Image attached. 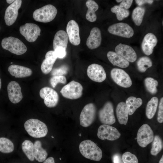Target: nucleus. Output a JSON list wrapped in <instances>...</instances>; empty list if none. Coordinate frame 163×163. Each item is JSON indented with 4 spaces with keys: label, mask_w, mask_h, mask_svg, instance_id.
Listing matches in <instances>:
<instances>
[{
    "label": "nucleus",
    "mask_w": 163,
    "mask_h": 163,
    "mask_svg": "<svg viewBox=\"0 0 163 163\" xmlns=\"http://www.w3.org/2000/svg\"><path fill=\"white\" fill-rule=\"evenodd\" d=\"M25 130L31 136L37 138L45 136L48 133V129L45 123L39 120L30 119L24 123Z\"/></svg>",
    "instance_id": "2"
},
{
    "label": "nucleus",
    "mask_w": 163,
    "mask_h": 163,
    "mask_svg": "<svg viewBox=\"0 0 163 163\" xmlns=\"http://www.w3.org/2000/svg\"><path fill=\"white\" fill-rule=\"evenodd\" d=\"M43 163H55L54 159L52 157H50L46 159Z\"/></svg>",
    "instance_id": "45"
},
{
    "label": "nucleus",
    "mask_w": 163,
    "mask_h": 163,
    "mask_svg": "<svg viewBox=\"0 0 163 163\" xmlns=\"http://www.w3.org/2000/svg\"><path fill=\"white\" fill-rule=\"evenodd\" d=\"M0 29H1V27H0Z\"/></svg>",
    "instance_id": "52"
},
{
    "label": "nucleus",
    "mask_w": 163,
    "mask_h": 163,
    "mask_svg": "<svg viewBox=\"0 0 163 163\" xmlns=\"http://www.w3.org/2000/svg\"><path fill=\"white\" fill-rule=\"evenodd\" d=\"M22 150L28 159L34 161V145L33 142L28 140H24L22 143Z\"/></svg>",
    "instance_id": "30"
},
{
    "label": "nucleus",
    "mask_w": 163,
    "mask_h": 163,
    "mask_svg": "<svg viewBox=\"0 0 163 163\" xmlns=\"http://www.w3.org/2000/svg\"><path fill=\"white\" fill-rule=\"evenodd\" d=\"M15 0H7L6 1L9 4H11Z\"/></svg>",
    "instance_id": "46"
},
{
    "label": "nucleus",
    "mask_w": 163,
    "mask_h": 163,
    "mask_svg": "<svg viewBox=\"0 0 163 163\" xmlns=\"http://www.w3.org/2000/svg\"><path fill=\"white\" fill-rule=\"evenodd\" d=\"M111 11L116 14L117 19L121 21L125 18L128 17L129 14V11L119 6L116 5L111 8Z\"/></svg>",
    "instance_id": "34"
},
{
    "label": "nucleus",
    "mask_w": 163,
    "mask_h": 163,
    "mask_svg": "<svg viewBox=\"0 0 163 163\" xmlns=\"http://www.w3.org/2000/svg\"><path fill=\"white\" fill-rule=\"evenodd\" d=\"M110 75L113 81L121 87L128 88L132 85V81L129 76L122 69L117 68L113 69L110 72Z\"/></svg>",
    "instance_id": "9"
},
{
    "label": "nucleus",
    "mask_w": 163,
    "mask_h": 163,
    "mask_svg": "<svg viewBox=\"0 0 163 163\" xmlns=\"http://www.w3.org/2000/svg\"><path fill=\"white\" fill-rule=\"evenodd\" d=\"M145 11V8L141 7H137L133 11L132 18L133 21L136 25L139 26L141 25Z\"/></svg>",
    "instance_id": "31"
},
{
    "label": "nucleus",
    "mask_w": 163,
    "mask_h": 163,
    "mask_svg": "<svg viewBox=\"0 0 163 163\" xmlns=\"http://www.w3.org/2000/svg\"><path fill=\"white\" fill-rule=\"evenodd\" d=\"M1 45L4 49L17 55H21L25 53L27 48L24 44L18 38L9 37L3 38Z\"/></svg>",
    "instance_id": "4"
},
{
    "label": "nucleus",
    "mask_w": 163,
    "mask_h": 163,
    "mask_svg": "<svg viewBox=\"0 0 163 163\" xmlns=\"http://www.w3.org/2000/svg\"><path fill=\"white\" fill-rule=\"evenodd\" d=\"M98 117L100 121L103 124L110 125L115 123L113 106L111 102L107 101L105 104L99 111Z\"/></svg>",
    "instance_id": "11"
},
{
    "label": "nucleus",
    "mask_w": 163,
    "mask_h": 163,
    "mask_svg": "<svg viewBox=\"0 0 163 163\" xmlns=\"http://www.w3.org/2000/svg\"><path fill=\"white\" fill-rule=\"evenodd\" d=\"M113 163H124L122 158L118 154H115L113 155Z\"/></svg>",
    "instance_id": "43"
},
{
    "label": "nucleus",
    "mask_w": 163,
    "mask_h": 163,
    "mask_svg": "<svg viewBox=\"0 0 163 163\" xmlns=\"http://www.w3.org/2000/svg\"><path fill=\"white\" fill-rule=\"evenodd\" d=\"M122 1V0H116V1L117 2H121Z\"/></svg>",
    "instance_id": "49"
},
{
    "label": "nucleus",
    "mask_w": 163,
    "mask_h": 163,
    "mask_svg": "<svg viewBox=\"0 0 163 163\" xmlns=\"http://www.w3.org/2000/svg\"><path fill=\"white\" fill-rule=\"evenodd\" d=\"M158 100L156 97H152L148 102L146 108V115L149 119L152 118L156 111Z\"/></svg>",
    "instance_id": "29"
},
{
    "label": "nucleus",
    "mask_w": 163,
    "mask_h": 163,
    "mask_svg": "<svg viewBox=\"0 0 163 163\" xmlns=\"http://www.w3.org/2000/svg\"><path fill=\"white\" fill-rule=\"evenodd\" d=\"M159 163H163V155L162 156V157H161V159H160Z\"/></svg>",
    "instance_id": "47"
},
{
    "label": "nucleus",
    "mask_w": 163,
    "mask_h": 163,
    "mask_svg": "<svg viewBox=\"0 0 163 163\" xmlns=\"http://www.w3.org/2000/svg\"><path fill=\"white\" fill-rule=\"evenodd\" d=\"M14 150L13 143L9 139L5 137L0 138V151L4 153H9Z\"/></svg>",
    "instance_id": "32"
},
{
    "label": "nucleus",
    "mask_w": 163,
    "mask_h": 163,
    "mask_svg": "<svg viewBox=\"0 0 163 163\" xmlns=\"http://www.w3.org/2000/svg\"><path fill=\"white\" fill-rule=\"evenodd\" d=\"M54 51L57 58H63L66 55V50L62 47H58Z\"/></svg>",
    "instance_id": "41"
},
{
    "label": "nucleus",
    "mask_w": 163,
    "mask_h": 163,
    "mask_svg": "<svg viewBox=\"0 0 163 163\" xmlns=\"http://www.w3.org/2000/svg\"><path fill=\"white\" fill-rule=\"evenodd\" d=\"M152 65V60L147 56L142 57L139 58L137 62V66L138 70L140 72H145Z\"/></svg>",
    "instance_id": "33"
},
{
    "label": "nucleus",
    "mask_w": 163,
    "mask_h": 163,
    "mask_svg": "<svg viewBox=\"0 0 163 163\" xmlns=\"http://www.w3.org/2000/svg\"><path fill=\"white\" fill-rule=\"evenodd\" d=\"M116 113L119 123L126 125L128 121L129 113L125 102H121L118 104L116 109Z\"/></svg>",
    "instance_id": "25"
},
{
    "label": "nucleus",
    "mask_w": 163,
    "mask_h": 163,
    "mask_svg": "<svg viewBox=\"0 0 163 163\" xmlns=\"http://www.w3.org/2000/svg\"><path fill=\"white\" fill-rule=\"evenodd\" d=\"M107 56L109 61L114 66L124 68L129 65V61L116 52L109 51Z\"/></svg>",
    "instance_id": "24"
},
{
    "label": "nucleus",
    "mask_w": 163,
    "mask_h": 163,
    "mask_svg": "<svg viewBox=\"0 0 163 163\" xmlns=\"http://www.w3.org/2000/svg\"><path fill=\"white\" fill-rule=\"evenodd\" d=\"M87 73L88 77L96 82H101L106 78V74L103 67L97 64H92L88 66Z\"/></svg>",
    "instance_id": "14"
},
{
    "label": "nucleus",
    "mask_w": 163,
    "mask_h": 163,
    "mask_svg": "<svg viewBox=\"0 0 163 163\" xmlns=\"http://www.w3.org/2000/svg\"><path fill=\"white\" fill-rule=\"evenodd\" d=\"M68 37L66 32L62 30L58 31L55 34L53 42L54 50L59 47L66 49L68 43Z\"/></svg>",
    "instance_id": "23"
},
{
    "label": "nucleus",
    "mask_w": 163,
    "mask_h": 163,
    "mask_svg": "<svg viewBox=\"0 0 163 163\" xmlns=\"http://www.w3.org/2000/svg\"><path fill=\"white\" fill-rule=\"evenodd\" d=\"M8 70L11 75L17 78L28 77L32 73V71L30 68L14 64L10 65L8 68Z\"/></svg>",
    "instance_id": "22"
},
{
    "label": "nucleus",
    "mask_w": 163,
    "mask_h": 163,
    "mask_svg": "<svg viewBox=\"0 0 163 163\" xmlns=\"http://www.w3.org/2000/svg\"><path fill=\"white\" fill-rule=\"evenodd\" d=\"M22 0H16L6 8L4 19L8 26L12 25L16 21L18 15V10L21 7Z\"/></svg>",
    "instance_id": "15"
},
{
    "label": "nucleus",
    "mask_w": 163,
    "mask_h": 163,
    "mask_svg": "<svg viewBox=\"0 0 163 163\" xmlns=\"http://www.w3.org/2000/svg\"><path fill=\"white\" fill-rule=\"evenodd\" d=\"M101 40L100 30L97 27H94L90 31V35L86 40V44L89 49H94L100 45Z\"/></svg>",
    "instance_id": "20"
},
{
    "label": "nucleus",
    "mask_w": 163,
    "mask_h": 163,
    "mask_svg": "<svg viewBox=\"0 0 163 163\" xmlns=\"http://www.w3.org/2000/svg\"><path fill=\"white\" fill-rule=\"evenodd\" d=\"M108 31L113 34L127 38L131 37L134 34L132 28L125 23H118L112 24L108 27Z\"/></svg>",
    "instance_id": "12"
},
{
    "label": "nucleus",
    "mask_w": 163,
    "mask_h": 163,
    "mask_svg": "<svg viewBox=\"0 0 163 163\" xmlns=\"http://www.w3.org/2000/svg\"><path fill=\"white\" fill-rule=\"evenodd\" d=\"M129 115H132L136 110L142 104V101L140 98H136L130 96L126 99L125 103Z\"/></svg>",
    "instance_id": "27"
},
{
    "label": "nucleus",
    "mask_w": 163,
    "mask_h": 163,
    "mask_svg": "<svg viewBox=\"0 0 163 163\" xmlns=\"http://www.w3.org/2000/svg\"><path fill=\"white\" fill-rule=\"evenodd\" d=\"M57 12V10L54 6L48 4L34 11L33 16L36 21L47 23L52 21L55 18Z\"/></svg>",
    "instance_id": "3"
},
{
    "label": "nucleus",
    "mask_w": 163,
    "mask_h": 163,
    "mask_svg": "<svg viewBox=\"0 0 163 163\" xmlns=\"http://www.w3.org/2000/svg\"><path fill=\"white\" fill-rule=\"evenodd\" d=\"M136 3L139 6H141L145 3L151 4L153 2V0H136L135 1Z\"/></svg>",
    "instance_id": "44"
},
{
    "label": "nucleus",
    "mask_w": 163,
    "mask_h": 163,
    "mask_svg": "<svg viewBox=\"0 0 163 163\" xmlns=\"http://www.w3.org/2000/svg\"><path fill=\"white\" fill-rule=\"evenodd\" d=\"M34 157L39 162L44 161L46 159L48 154L46 151L42 147V144L39 140L36 141L34 144Z\"/></svg>",
    "instance_id": "28"
},
{
    "label": "nucleus",
    "mask_w": 163,
    "mask_h": 163,
    "mask_svg": "<svg viewBox=\"0 0 163 163\" xmlns=\"http://www.w3.org/2000/svg\"><path fill=\"white\" fill-rule=\"evenodd\" d=\"M133 2L132 0H122L119 6L121 8L124 7L125 9H127L131 7Z\"/></svg>",
    "instance_id": "42"
},
{
    "label": "nucleus",
    "mask_w": 163,
    "mask_h": 163,
    "mask_svg": "<svg viewBox=\"0 0 163 163\" xmlns=\"http://www.w3.org/2000/svg\"><path fill=\"white\" fill-rule=\"evenodd\" d=\"M157 42L156 37L153 34L149 33L147 34L144 37L142 43L141 47L143 52L147 56L150 55Z\"/></svg>",
    "instance_id": "19"
},
{
    "label": "nucleus",
    "mask_w": 163,
    "mask_h": 163,
    "mask_svg": "<svg viewBox=\"0 0 163 163\" xmlns=\"http://www.w3.org/2000/svg\"><path fill=\"white\" fill-rule=\"evenodd\" d=\"M40 97L44 99L46 106L48 107H53L58 104L59 96L57 92L53 89L48 87L42 88L40 91Z\"/></svg>",
    "instance_id": "10"
},
{
    "label": "nucleus",
    "mask_w": 163,
    "mask_h": 163,
    "mask_svg": "<svg viewBox=\"0 0 163 163\" xmlns=\"http://www.w3.org/2000/svg\"><path fill=\"white\" fill-rule=\"evenodd\" d=\"M115 51L117 53L129 62H133L137 59L136 52L129 45L120 43L115 47Z\"/></svg>",
    "instance_id": "18"
},
{
    "label": "nucleus",
    "mask_w": 163,
    "mask_h": 163,
    "mask_svg": "<svg viewBox=\"0 0 163 163\" xmlns=\"http://www.w3.org/2000/svg\"><path fill=\"white\" fill-rule=\"evenodd\" d=\"M79 150L85 158L93 161H100L102 156L101 149L93 142L90 140L82 141L79 145Z\"/></svg>",
    "instance_id": "1"
},
{
    "label": "nucleus",
    "mask_w": 163,
    "mask_h": 163,
    "mask_svg": "<svg viewBox=\"0 0 163 163\" xmlns=\"http://www.w3.org/2000/svg\"><path fill=\"white\" fill-rule=\"evenodd\" d=\"M144 83L147 90L149 93L155 94L157 92V87L158 85L157 81L152 77H149L145 78Z\"/></svg>",
    "instance_id": "35"
},
{
    "label": "nucleus",
    "mask_w": 163,
    "mask_h": 163,
    "mask_svg": "<svg viewBox=\"0 0 163 163\" xmlns=\"http://www.w3.org/2000/svg\"><path fill=\"white\" fill-rule=\"evenodd\" d=\"M52 138H54V137H53V136H52Z\"/></svg>",
    "instance_id": "50"
},
{
    "label": "nucleus",
    "mask_w": 163,
    "mask_h": 163,
    "mask_svg": "<svg viewBox=\"0 0 163 163\" xmlns=\"http://www.w3.org/2000/svg\"><path fill=\"white\" fill-rule=\"evenodd\" d=\"M66 30L70 42L75 46L79 45L81 42V39L78 23L75 20L70 21L67 24Z\"/></svg>",
    "instance_id": "16"
},
{
    "label": "nucleus",
    "mask_w": 163,
    "mask_h": 163,
    "mask_svg": "<svg viewBox=\"0 0 163 163\" xmlns=\"http://www.w3.org/2000/svg\"><path fill=\"white\" fill-rule=\"evenodd\" d=\"M120 134L115 127L108 125L103 124L98 128L97 136L101 140L113 141L120 138Z\"/></svg>",
    "instance_id": "13"
},
{
    "label": "nucleus",
    "mask_w": 163,
    "mask_h": 163,
    "mask_svg": "<svg viewBox=\"0 0 163 163\" xmlns=\"http://www.w3.org/2000/svg\"><path fill=\"white\" fill-rule=\"evenodd\" d=\"M12 62H11V64H12Z\"/></svg>",
    "instance_id": "51"
},
{
    "label": "nucleus",
    "mask_w": 163,
    "mask_h": 163,
    "mask_svg": "<svg viewBox=\"0 0 163 163\" xmlns=\"http://www.w3.org/2000/svg\"><path fill=\"white\" fill-rule=\"evenodd\" d=\"M83 90V87L82 85L73 80L64 86L60 90V93L66 98L75 100L82 97Z\"/></svg>",
    "instance_id": "5"
},
{
    "label": "nucleus",
    "mask_w": 163,
    "mask_h": 163,
    "mask_svg": "<svg viewBox=\"0 0 163 163\" xmlns=\"http://www.w3.org/2000/svg\"><path fill=\"white\" fill-rule=\"evenodd\" d=\"M57 58L54 51L50 50L47 52L45 55V59L43 61L41 66L42 72L47 74L51 72Z\"/></svg>",
    "instance_id": "21"
},
{
    "label": "nucleus",
    "mask_w": 163,
    "mask_h": 163,
    "mask_svg": "<svg viewBox=\"0 0 163 163\" xmlns=\"http://www.w3.org/2000/svg\"><path fill=\"white\" fill-rule=\"evenodd\" d=\"M122 158L124 163H138L136 156L129 152L124 153Z\"/></svg>",
    "instance_id": "37"
},
{
    "label": "nucleus",
    "mask_w": 163,
    "mask_h": 163,
    "mask_svg": "<svg viewBox=\"0 0 163 163\" xmlns=\"http://www.w3.org/2000/svg\"><path fill=\"white\" fill-rule=\"evenodd\" d=\"M86 5L88 9L86 14V19L91 22H94L97 19L95 12L98 10L99 6L97 3L92 0H87Z\"/></svg>",
    "instance_id": "26"
},
{
    "label": "nucleus",
    "mask_w": 163,
    "mask_h": 163,
    "mask_svg": "<svg viewBox=\"0 0 163 163\" xmlns=\"http://www.w3.org/2000/svg\"><path fill=\"white\" fill-rule=\"evenodd\" d=\"M1 86H2V82H1V80L0 78V90L1 89Z\"/></svg>",
    "instance_id": "48"
},
{
    "label": "nucleus",
    "mask_w": 163,
    "mask_h": 163,
    "mask_svg": "<svg viewBox=\"0 0 163 163\" xmlns=\"http://www.w3.org/2000/svg\"><path fill=\"white\" fill-rule=\"evenodd\" d=\"M68 67L66 65H63L60 67L54 68L51 71V75L53 76H64L67 73Z\"/></svg>",
    "instance_id": "38"
},
{
    "label": "nucleus",
    "mask_w": 163,
    "mask_h": 163,
    "mask_svg": "<svg viewBox=\"0 0 163 163\" xmlns=\"http://www.w3.org/2000/svg\"><path fill=\"white\" fill-rule=\"evenodd\" d=\"M96 112V107L94 104L90 103L86 105L80 115V125L85 127L90 126L95 119Z\"/></svg>",
    "instance_id": "6"
},
{
    "label": "nucleus",
    "mask_w": 163,
    "mask_h": 163,
    "mask_svg": "<svg viewBox=\"0 0 163 163\" xmlns=\"http://www.w3.org/2000/svg\"><path fill=\"white\" fill-rule=\"evenodd\" d=\"M154 138L153 131L148 124H143L139 129L136 139L138 143L141 147H146L153 141Z\"/></svg>",
    "instance_id": "8"
},
{
    "label": "nucleus",
    "mask_w": 163,
    "mask_h": 163,
    "mask_svg": "<svg viewBox=\"0 0 163 163\" xmlns=\"http://www.w3.org/2000/svg\"><path fill=\"white\" fill-rule=\"evenodd\" d=\"M153 141L150 152L152 155L155 156L163 148V143L161 139L158 135L155 136Z\"/></svg>",
    "instance_id": "36"
},
{
    "label": "nucleus",
    "mask_w": 163,
    "mask_h": 163,
    "mask_svg": "<svg viewBox=\"0 0 163 163\" xmlns=\"http://www.w3.org/2000/svg\"><path fill=\"white\" fill-rule=\"evenodd\" d=\"M50 82L52 87L54 88L58 83L66 84L67 80L65 76H53L51 77Z\"/></svg>",
    "instance_id": "39"
},
{
    "label": "nucleus",
    "mask_w": 163,
    "mask_h": 163,
    "mask_svg": "<svg viewBox=\"0 0 163 163\" xmlns=\"http://www.w3.org/2000/svg\"><path fill=\"white\" fill-rule=\"evenodd\" d=\"M8 98L13 104L19 102L23 98L21 87L18 83L15 81L10 82L7 86Z\"/></svg>",
    "instance_id": "17"
},
{
    "label": "nucleus",
    "mask_w": 163,
    "mask_h": 163,
    "mask_svg": "<svg viewBox=\"0 0 163 163\" xmlns=\"http://www.w3.org/2000/svg\"><path fill=\"white\" fill-rule=\"evenodd\" d=\"M19 31L26 40L30 42H35L40 35V27L34 23H26L20 27Z\"/></svg>",
    "instance_id": "7"
},
{
    "label": "nucleus",
    "mask_w": 163,
    "mask_h": 163,
    "mask_svg": "<svg viewBox=\"0 0 163 163\" xmlns=\"http://www.w3.org/2000/svg\"><path fill=\"white\" fill-rule=\"evenodd\" d=\"M157 120L159 123L163 122V98L160 100L158 114Z\"/></svg>",
    "instance_id": "40"
}]
</instances>
